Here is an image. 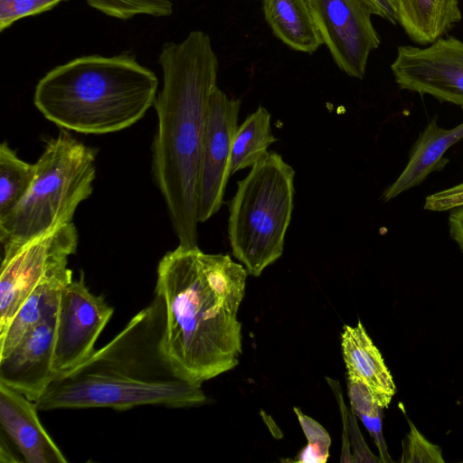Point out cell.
Listing matches in <instances>:
<instances>
[{
	"instance_id": "cell-1",
	"label": "cell",
	"mask_w": 463,
	"mask_h": 463,
	"mask_svg": "<svg viewBox=\"0 0 463 463\" xmlns=\"http://www.w3.org/2000/svg\"><path fill=\"white\" fill-rule=\"evenodd\" d=\"M165 307L155 292L107 345L57 375L34 402L41 411L157 405L189 408L206 402L201 383L187 378L165 343Z\"/></svg>"
},
{
	"instance_id": "cell-2",
	"label": "cell",
	"mask_w": 463,
	"mask_h": 463,
	"mask_svg": "<svg viewBox=\"0 0 463 463\" xmlns=\"http://www.w3.org/2000/svg\"><path fill=\"white\" fill-rule=\"evenodd\" d=\"M163 85L154 107L157 129L152 172L179 246H197L200 175L210 99L218 60L210 36L194 30L181 43H165L158 56Z\"/></svg>"
},
{
	"instance_id": "cell-3",
	"label": "cell",
	"mask_w": 463,
	"mask_h": 463,
	"mask_svg": "<svg viewBox=\"0 0 463 463\" xmlns=\"http://www.w3.org/2000/svg\"><path fill=\"white\" fill-rule=\"evenodd\" d=\"M201 251L178 245L165 254L155 292L165 303L169 355L187 378L203 383L238 365L242 335L239 308L214 290Z\"/></svg>"
},
{
	"instance_id": "cell-4",
	"label": "cell",
	"mask_w": 463,
	"mask_h": 463,
	"mask_svg": "<svg viewBox=\"0 0 463 463\" xmlns=\"http://www.w3.org/2000/svg\"><path fill=\"white\" fill-rule=\"evenodd\" d=\"M157 87L156 74L130 54L87 55L48 71L35 86L33 104L61 128L109 134L140 120Z\"/></svg>"
},
{
	"instance_id": "cell-5",
	"label": "cell",
	"mask_w": 463,
	"mask_h": 463,
	"mask_svg": "<svg viewBox=\"0 0 463 463\" xmlns=\"http://www.w3.org/2000/svg\"><path fill=\"white\" fill-rule=\"evenodd\" d=\"M96 156L95 148L85 146L65 129L47 141L34 163L35 175L27 193L0 218L4 253L72 222L77 207L93 191Z\"/></svg>"
},
{
	"instance_id": "cell-6",
	"label": "cell",
	"mask_w": 463,
	"mask_h": 463,
	"mask_svg": "<svg viewBox=\"0 0 463 463\" xmlns=\"http://www.w3.org/2000/svg\"><path fill=\"white\" fill-rule=\"evenodd\" d=\"M238 182L229 207L228 237L233 256L259 277L279 260L294 207L295 170L269 151Z\"/></svg>"
},
{
	"instance_id": "cell-7",
	"label": "cell",
	"mask_w": 463,
	"mask_h": 463,
	"mask_svg": "<svg viewBox=\"0 0 463 463\" xmlns=\"http://www.w3.org/2000/svg\"><path fill=\"white\" fill-rule=\"evenodd\" d=\"M79 234L73 222L43 233L4 253L0 273V335L31 292L49 274L68 266L77 250Z\"/></svg>"
},
{
	"instance_id": "cell-8",
	"label": "cell",
	"mask_w": 463,
	"mask_h": 463,
	"mask_svg": "<svg viewBox=\"0 0 463 463\" xmlns=\"http://www.w3.org/2000/svg\"><path fill=\"white\" fill-rule=\"evenodd\" d=\"M323 44L337 67L362 80L370 53L381 40L373 23V10L364 0H307Z\"/></svg>"
},
{
	"instance_id": "cell-9",
	"label": "cell",
	"mask_w": 463,
	"mask_h": 463,
	"mask_svg": "<svg viewBox=\"0 0 463 463\" xmlns=\"http://www.w3.org/2000/svg\"><path fill=\"white\" fill-rule=\"evenodd\" d=\"M113 307L103 297L92 294L83 274L61 290L52 370L64 373L88 359L94 353L96 341L109 321Z\"/></svg>"
},
{
	"instance_id": "cell-10",
	"label": "cell",
	"mask_w": 463,
	"mask_h": 463,
	"mask_svg": "<svg viewBox=\"0 0 463 463\" xmlns=\"http://www.w3.org/2000/svg\"><path fill=\"white\" fill-rule=\"evenodd\" d=\"M391 70L402 90L430 95L463 109V42L441 37L425 48L398 47Z\"/></svg>"
},
{
	"instance_id": "cell-11",
	"label": "cell",
	"mask_w": 463,
	"mask_h": 463,
	"mask_svg": "<svg viewBox=\"0 0 463 463\" xmlns=\"http://www.w3.org/2000/svg\"><path fill=\"white\" fill-rule=\"evenodd\" d=\"M241 99L229 98L218 87L213 90L203 150L198 199V222H204L222 204L231 175V157Z\"/></svg>"
},
{
	"instance_id": "cell-12",
	"label": "cell",
	"mask_w": 463,
	"mask_h": 463,
	"mask_svg": "<svg viewBox=\"0 0 463 463\" xmlns=\"http://www.w3.org/2000/svg\"><path fill=\"white\" fill-rule=\"evenodd\" d=\"M58 306L0 358V383L35 402L56 377L52 370Z\"/></svg>"
},
{
	"instance_id": "cell-13",
	"label": "cell",
	"mask_w": 463,
	"mask_h": 463,
	"mask_svg": "<svg viewBox=\"0 0 463 463\" xmlns=\"http://www.w3.org/2000/svg\"><path fill=\"white\" fill-rule=\"evenodd\" d=\"M37 406L0 383L1 431L27 463H66L67 458L42 425Z\"/></svg>"
},
{
	"instance_id": "cell-14",
	"label": "cell",
	"mask_w": 463,
	"mask_h": 463,
	"mask_svg": "<svg viewBox=\"0 0 463 463\" xmlns=\"http://www.w3.org/2000/svg\"><path fill=\"white\" fill-rule=\"evenodd\" d=\"M462 138L463 122L446 129L438 125L436 118L431 119L412 146L407 165L383 194V201L393 199L421 184L430 173L441 170L449 162L444 154Z\"/></svg>"
},
{
	"instance_id": "cell-15",
	"label": "cell",
	"mask_w": 463,
	"mask_h": 463,
	"mask_svg": "<svg viewBox=\"0 0 463 463\" xmlns=\"http://www.w3.org/2000/svg\"><path fill=\"white\" fill-rule=\"evenodd\" d=\"M341 348L348 380L363 383L379 395L392 399L396 386L392 373L360 320L354 326H343Z\"/></svg>"
},
{
	"instance_id": "cell-16",
	"label": "cell",
	"mask_w": 463,
	"mask_h": 463,
	"mask_svg": "<svg viewBox=\"0 0 463 463\" xmlns=\"http://www.w3.org/2000/svg\"><path fill=\"white\" fill-rule=\"evenodd\" d=\"M395 8L397 23L420 45L443 37L462 17L459 0H395Z\"/></svg>"
},
{
	"instance_id": "cell-17",
	"label": "cell",
	"mask_w": 463,
	"mask_h": 463,
	"mask_svg": "<svg viewBox=\"0 0 463 463\" xmlns=\"http://www.w3.org/2000/svg\"><path fill=\"white\" fill-rule=\"evenodd\" d=\"M71 280L72 271L64 266L49 274L37 285L0 335V358L7 355L27 332L58 306L61 288Z\"/></svg>"
},
{
	"instance_id": "cell-18",
	"label": "cell",
	"mask_w": 463,
	"mask_h": 463,
	"mask_svg": "<svg viewBox=\"0 0 463 463\" xmlns=\"http://www.w3.org/2000/svg\"><path fill=\"white\" fill-rule=\"evenodd\" d=\"M264 17L277 38L291 49L315 52L323 44L307 0H263Z\"/></svg>"
},
{
	"instance_id": "cell-19",
	"label": "cell",
	"mask_w": 463,
	"mask_h": 463,
	"mask_svg": "<svg viewBox=\"0 0 463 463\" xmlns=\"http://www.w3.org/2000/svg\"><path fill=\"white\" fill-rule=\"evenodd\" d=\"M275 141L277 138L271 131L270 114L267 109L260 106L237 128L232 149L231 175L252 167L269 152V146Z\"/></svg>"
},
{
	"instance_id": "cell-20",
	"label": "cell",
	"mask_w": 463,
	"mask_h": 463,
	"mask_svg": "<svg viewBox=\"0 0 463 463\" xmlns=\"http://www.w3.org/2000/svg\"><path fill=\"white\" fill-rule=\"evenodd\" d=\"M35 165L19 158L6 141L0 146V218L9 213L30 188Z\"/></svg>"
},
{
	"instance_id": "cell-21",
	"label": "cell",
	"mask_w": 463,
	"mask_h": 463,
	"mask_svg": "<svg viewBox=\"0 0 463 463\" xmlns=\"http://www.w3.org/2000/svg\"><path fill=\"white\" fill-rule=\"evenodd\" d=\"M87 4L105 15L128 20L136 15L170 16L174 0H86Z\"/></svg>"
},
{
	"instance_id": "cell-22",
	"label": "cell",
	"mask_w": 463,
	"mask_h": 463,
	"mask_svg": "<svg viewBox=\"0 0 463 463\" xmlns=\"http://www.w3.org/2000/svg\"><path fill=\"white\" fill-rule=\"evenodd\" d=\"M294 411L307 439V445L298 456L302 463H325L329 458L331 439L326 430L315 420L305 415L297 407Z\"/></svg>"
},
{
	"instance_id": "cell-23",
	"label": "cell",
	"mask_w": 463,
	"mask_h": 463,
	"mask_svg": "<svg viewBox=\"0 0 463 463\" xmlns=\"http://www.w3.org/2000/svg\"><path fill=\"white\" fill-rule=\"evenodd\" d=\"M410 431L402 441V463H444L441 449L426 439L408 420Z\"/></svg>"
},
{
	"instance_id": "cell-24",
	"label": "cell",
	"mask_w": 463,
	"mask_h": 463,
	"mask_svg": "<svg viewBox=\"0 0 463 463\" xmlns=\"http://www.w3.org/2000/svg\"><path fill=\"white\" fill-rule=\"evenodd\" d=\"M66 0H0V32L16 21L52 9Z\"/></svg>"
},
{
	"instance_id": "cell-25",
	"label": "cell",
	"mask_w": 463,
	"mask_h": 463,
	"mask_svg": "<svg viewBox=\"0 0 463 463\" xmlns=\"http://www.w3.org/2000/svg\"><path fill=\"white\" fill-rule=\"evenodd\" d=\"M463 205V183L426 197L424 209L444 212Z\"/></svg>"
},
{
	"instance_id": "cell-26",
	"label": "cell",
	"mask_w": 463,
	"mask_h": 463,
	"mask_svg": "<svg viewBox=\"0 0 463 463\" xmlns=\"http://www.w3.org/2000/svg\"><path fill=\"white\" fill-rule=\"evenodd\" d=\"M449 231L450 238L463 252V205L452 209L449 216Z\"/></svg>"
},
{
	"instance_id": "cell-27",
	"label": "cell",
	"mask_w": 463,
	"mask_h": 463,
	"mask_svg": "<svg viewBox=\"0 0 463 463\" xmlns=\"http://www.w3.org/2000/svg\"><path fill=\"white\" fill-rule=\"evenodd\" d=\"M373 14L381 16L392 24H397L395 0H364Z\"/></svg>"
},
{
	"instance_id": "cell-28",
	"label": "cell",
	"mask_w": 463,
	"mask_h": 463,
	"mask_svg": "<svg viewBox=\"0 0 463 463\" xmlns=\"http://www.w3.org/2000/svg\"><path fill=\"white\" fill-rule=\"evenodd\" d=\"M9 439L1 431L0 442V462H17L19 459L14 458V454L9 445Z\"/></svg>"
}]
</instances>
